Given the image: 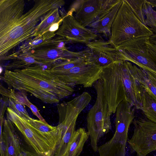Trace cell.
<instances>
[{"mask_svg": "<svg viewBox=\"0 0 156 156\" xmlns=\"http://www.w3.org/2000/svg\"><path fill=\"white\" fill-rule=\"evenodd\" d=\"M1 79L9 87L30 93L46 103H57L74 91L39 64L21 69H5Z\"/></svg>", "mask_w": 156, "mask_h": 156, "instance_id": "6da1fadb", "label": "cell"}, {"mask_svg": "<svg viewBox=\"0 0 156 156\" xmlns=\"http://www.w3.org/2000/svg\"><path fill=\"white\" fill-rule=\"evenodd\" d=\"M65 3L63 0H37L25 13H22L0 28V58L24 41L34 37L38 23L51 10Z\"/></svg>", "mask_w": 156, "mask_h": 156, "instance_id": "7a4b0ae2", "label": "cell"}, {"mask_svg": "<svg viewBox=\"0 0 156 156\" xmlns=\"http://www.w3.org/2000/svg\"><path fill=\"white\" fill-rule=\"evenodd\" d=\"M153 34L150 28L137 18L125 0H122L112 26L109 41L117 48L130 40Z\"/></svg>", "mask_w": 156, "mask_h": 156, "instance_id": "3957f363", "label": "cell"}, {"mask_svg": "<svg viewBox=\"0 0 156 156\" xmlns=\"http://www.w3.org/2000/svg\"><path fill=\"white\" fill-rule=\"evenodd\" d=\"M93 86L96 91L97 98L94 105L87 114V127L91 146L96 152L98 151V143L100 139L112 129L110 119L112 114L104 93L103 80L99 79Z\"/></svg>", "mask_w": 156, "mask_h": 156, "instance_id": "277c9868", "label": "cell"}, {"mask_svg": "<svg viewBox=\"0 0 156 156\" xmlns=\"http://www.w3.org/2000/svg\"><path fill=\"white\" fill-rule=\"evenodd\" d=\"M133 107L125 99L118 105L115 131L109 140L98 147L99 156H125L129 128L135 117Z\"/></svg>", "mask_w": 156, "mask_h": 156, "instance_id": "5b68a950", "label": "cell"}, {"mask_svg": "<svg viewBox=\"0 0 156 156\" xmlns=\"http://www.w3.org/2000/svg\"><path fill=\"white\" fill-rule=\"evenodd\" d=\"M148 37L130 40L117 48L123 55L125 61L156 75V53L147 44Z\"/></svg>", "mask_w": 156, "mask_h": 156, "instance_id": "8992f818", "label": "cell"}, {"mask_svg": "<svg viewBox=\"0 0 156 156\" xmlns=\"http://www.w3.org/2000/svg\"><path fill=\"white\" fill-rule=\"evenodd\" d=\"M132 137L127 141L131 153L147 156L156 151V123L146 117L134 119Z\"/></svg>", "mask_w": 156, "mask_h": 156, "instance_id": "52a82bcc", "label": "cell"}, {"mask_svg": "<svg viewBox=\"0 0 156 156\" xmlns=\"http://www.w3.org/2000/svg\"><path fill=\"white\" fill-rule=\"evenodd\" d=\"M59 120L57 126L59 139L54 156H63L69 149L76 132L78 111L71 106H62L57 108Z\"/></svg>", "mask_w": 156, "mask_h": 156, "instance_id": "ba28073f", "label": "cell"}, {"mask_svg": "<svg viewBox=\"0 0 156 156\" xmlns=\"http://www.w3.org/2000/svg\"><path fill=\"white\" fill-rule=\"evenodd\" d=\"M119 0H76L72 3L67 13L72 14L84 27H89L104 11Z\"/></svg>", "mask_w": 156, "mask_h": 156, "instance_id": "9c48e42d", "label": "cell"}, {"mask_svg": "<svg viewBox=\"0 0 156 156\" xmlns=\"http://www.w3.org/2000/svg\"><path fill=\"white\" fill-rule=\"evenodd\" d=\"M101 70V68L90 62L64 71H50L60 80L71 87L81 85L84 87H89L100 79Z\"/></svg>", "mask_w": 156, "mask_h": 156, "instance_id": "30bf717a", "label": "cell"}, {"mask_svg": "<svg viewBox=\"0 0 156 156\" xmlns=\"http://www.w3.org/2000/svg\"><path fill=\"white\" fill-rule=\"evenodd\" d=\"M6 114L7 119L13 123L35 152L45 156H54V149L30 126L28 121L20 117L9 107L7 108Z\"/></svg>", "mask_w": 156, "mask_h": 156, "instance_id": "8fae6325", "label": "cell"}, {"mask_svg": "<svg viewBox=\"0 0 156 156\" xmlns=\"http://www.w3.org/2000/svg\"><path fill=\"white\" fill-rule=\"evenodd\" d=\"M62 17V23L55 34L64 38L68 43L86 44L98 38V35L94 30L83 26L72 14L67 13Z\"/></svg>", "mask_w": 156, "mask_h": 156, "instance_id": "7c38bea8", "label": "cell"}, {"mask_svg": "<svg viewBox=\"0 0 156 156\" xmlns=\"http://www.w3.org/2000/svg\"><path fill=\"white\" fill-rule=\"evenodd\" d=\"M86 45L90 51L89 62L101 68L115 62L125 61L122 52L109 41L96 39Z\"/></svg>", "mask_w": 156, "mask_h": 156, "instance_id": "4fadbf2b", "label": "cell"}, {"mask_svg": "<svg viewBox=\"0 0 156 156\" xmlns=\"http://www.w3.org/2000/svg\"><path fill=\"white\" fill-rule=\"evenodd\" d=\"M34 59L39 64H53L57 61H69L83 58L89 60L90 51L87 48L81 51L73 52L57 46L40 47L31 51Z\"/></svg>", "mask_w": 156, "mask_h": 156, "instance_id": "5bb4252c", "label": "cell"}, {"mask_svg": "<svg viewBox=\"0 0 156 156\" xmlns=\"http://www.w3.org/2000/svg\"><path fill=\"white\" fill-rule=\"evenodd\" d=\"M122 2V0H119L114 5L104 11L89 27L97 33L102 34L109 38L112 25Z\"/></svg>", "mask_w": 156, "mask_h": 156, "instance_id": "9a60e30c", "label": "cell"}, {"mask_svg": "<svg viewBox=\"0 0 156 156\" xmlns=\"http://www.w3.org/2000/svg\"><path fill=\"white\" fill-rule=\"evenodd\" d=\"M14 125L9 119L4 120L2 133L5 137L7 156H19L22 151Z\"/></svg>", "mask_w": 156, "mask_h": 156, "instance_id": "2e32d148", "label": "cell"}, {"mask_svg": "<svg viewBox=\"0 0 156 156\" xmlns=\"http://www.w3.org/2000/svg\"><path fill=\"white\" fill-rule=\"evenodd\" d=\"M28 122L30 126L47 141L55 151L59 139L57 126H52L47 123L31 118Z\"/></svg>", "mask_w": 156, "mask_h": 156, "instance_id": "e0dca14e", "label": "cell"}, {"mask_svg": "<svg viewBox=\"0 0 156 156\" xmlns=\"http://www.w3.org/2000/svg\"><path fill=\"white\" fill-rule=\"evenodd\" d=\"M12 59L13 62L5 66V69L12 70L29 67L33 64H39L32 56L31 51L21 52L16 51L7 55L1 60Z\"/></svg>", "mask_w": 156, "mask_h": 156, "instance_id": "ac0fdd59", "label": "cell"}, {"mask_svg": "<svg viewBox=\"0 0 156 156\" xmlns=\"http://www.w3.org/2000/svg\"><path fill=\"white\" fill-rule=\"evenodd\" d=\"M89 136L85 129H78L76 131L69 149L63 156H80Z\"/></svg>", "mask_w": 156, "mask_h": 156, "instance_id": "d6986e66", "label": "cell"}, {"mask_svg": "<svg viewBox=\"0 0 156 156\" xmlns=\"http://www.w3.org/2000/svg\"><path fill=\"white\" fill-rule=\"evenodd\" d=\"M62 20L63 18L60 16L59 8L51 10L42 18L41 21L36 27L34 37L41 36L48 31L53 24Z\"/></svg>", "mask_w": 156, "mask_h": 156, "instance_id": "ffe728a7", "label": "cell"}, {"mask_svg": "<svg viewBox=\"0 0 156 156\" xmlns=\"http://www.w3.org/2000/svg\"><path fill=\"white\" fill-rule=\"evenodd\" d=\"M134 76L156 101V86L148 72L133 66Z\"/></svg>", "mask_w": 156, "mask_h": 156, "instance_id": "44dd1931", "label": "cell"}, {"mask_svg": "<svg viewBox=\"0 0 156 156\" xmlns=\"http://www.w3.org/2000/svg\"><path fill=\"white\" fill-rule=\"evenodd\" d=\"M141 110L147 118L156 123V101L144 86L142 90V106Z\"/></svg>", "mask_w": 156, "mask_h": 156, "instance_id": "7402d4cb", "label": "cell"}, {"mask_svg": "<svg viewBox=\"0 0 156 156\" xmlns=\"http://www.w3.org/2000/svg\"><path fill=\"white\" fill-rule=\"evenodd\" d=\"M7 98H8L9 107L20 117L28 121L31 118L26 109L25 105L16 97L14 89H11Z\"/></svg>", "mask_w": 156, "mask_h": 156, "instance_id": "603a6c76", "label": "cell"}, {"mask_svg": "<svg viewBox=\"0 0 156 156\" xmlns=\"http://www.w3.org/2000/svg\"><path fill=\"white\" fill-rule=\"evenodd\" d=\"M89 62H90L88 59L83 58L71 61H62L53 64L52 67L48 69L51 72L64 71Z\"/></svg>", "mask_w": 156, "mask_h": 156, "instance_id": "cb8c5ba5", "label": "cell"}, {"mask_svg": "<svg viewBox=\"0 0 156 156\" xmlns=\"http://www.w3.org/2000/svg\"><path fill=\"white\" fill-rule=\"evenodd\" d=\"M143 10L145 18L146 26L149 27L153 34H156V11L146 0L143 5Z\"/></svg>", "mask_w": 156, "mask_h": 156, "instance_id": "d4e9b609", "label": "cell"}, {"mask_svg": "<svg viewBox=\"0 0 156 156\" xmlns=\"http://www.w3.org/2000/svg\"><path fill=\"white\" fill-rule=\"evenodd\" d=\"M125 1L130 6L137 18L143 24L146 26L145 23V17L143 10V5L144 2V0H125Z\"/></svg>", "mask_w": 156, "mask_h": 156, "instance_id": "484cf974", "label": "cell"}, {"mask_svg": "<svg viewBox=\"0 0 156 156\" xmlns=\"http://www.w3.org/2000/svg\"><path fill=\"white\" fill-rule=\"evenodd\" d=\"M15 95L19 101L25 105L27 106L31 109L33 114L36 116L39 120L47 123L40 114L37 107L28 100L25 92L21 91L17 92H15Z\"/></svg>", "mask_w": 156, "mask_h": 156, "instance_id": "4316f807", "label": "cell"}, {"mask_svg": "<svg viewBox=\"0 0 156 156\" xmlns=\"http://www.w3.org/2000/svg\"><path fill=\"white\" fill-rule=\"evenodd\" d=\"M149 40L151 43L156 45V34H153L149 37Z\"/></svg>", "mask_w": 156, "mask_h": 156, "instance_id": "83f0119b", "label": "cell"}, {"mask_svg": "<svg viewBox=\"0 0 156 156\" xmlns=\"http://www.w3.org/2000/svg\"><path fill=\"white\" fill-rule=\"evenodd\" d=\"M28 156H45L39 154L36 152H33L28 151H25Z\"/></svg>", "mask_w": 156, "mask_h": 156, "instance_id": "f1b7e54d", "label": "cell"}, {"mask_svg": "<svg viewBox=\"0 0 156 156\" xmlns=\"http://www.w3.org/2000/svg\"><path fill=\"white\" fill-rule=\"evenodd\" d=\"M148 43L149 45L153 49V50L156 52V45L151 43L149 40V38L148 40Z\"/></svg>", "mask_w": 156, "mask_h": 156, "instance_id": "f546056e", "label": "cell"}, {"mask_svg": "<svg viewBox=\"0 0 156 156\" xmlns=\"http://www.w3.org/2000/svg\"><path fill=\"white\" fill-rule=\"evenodd\" d=\"M149 74L152 78L156 86V75L149 72Z\"/></svg>", "mask_w": 156, "mask_h": 156, "instance_id": "4dcf8cb0", "label": "cell"}, {"mask_svg": "<svg viewBox=\"0 0 156 156\" xmlns=\"http://www.w3.org/2000/svg\"><path fill=\"white\" fill-rule=\"evenodd\" d=\"M152 156H156V155H153Z\"/></svg>", "mask_w": 156, "mask_h": 156, "instance_id": "1f68e13d", "label": "cell"}]
</instances>
